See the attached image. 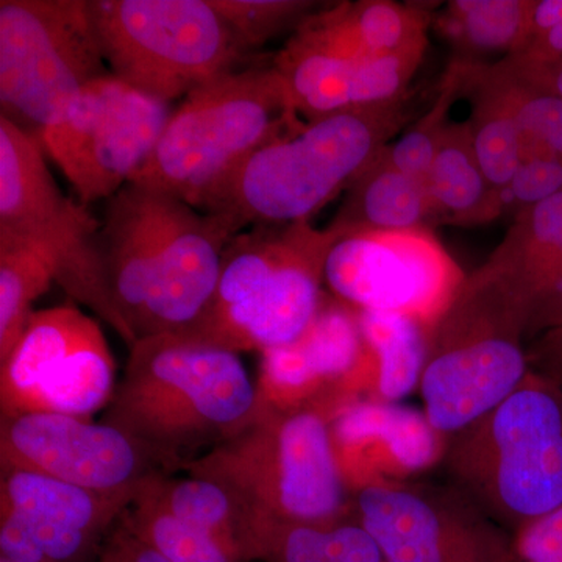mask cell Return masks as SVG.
<instances>
[{
    "mask_svg": "<svg viewBox=\"0 0 562 562\" xmlns=\"http://www.w3.org/2000/svg\"><path fill=\"white\" fill-rule=\"evenodd\" d=\"M257 561L386 562L353 512L330 524H280L261 532Z\"/></svg>",
    "mask_w": 562,
    "mask_h": 562,
    "instance_id": "4dcf8cb0",
    "label": "cell"
},
{
    "mask_svg": "<svg viewBox=\"0 0 562 562\" xmlns=\"http://www.w3.org/2000/svg\"><path fill=\"white\" fill-rule=\"evenodd\" d=\"M358 314L362 335L375 361L380 401L398 403L420 386L431 330L403 314Z\"/></svg>",
    "mask_w": 562,
    "mask_h": 562,
    "instance_id": "f546056e",
    "label": "cell"
},
{
    "mask_svg": "<svg viewBox=\"0 0 562 562\" xmlns=\"http://www.w3.org/2000/svg\"><path fill=\"white\" fill-rule=\"evenodd\" d=\"M121 524L169 562H244L216 536L150 506L132 503Z\"/></svg>",
    "mask_w": 562,
    "mask_h": 562,
    "instance_id": "836d02e7",
    "label": "cell"
},
{
    "mask_svg": "<svg viewBox=\"0 0 562 562\" xmlns=\"http://www.w3.org/2000/svg\"><path fill=\"white\" fill-rule=\"evenodd\" d=\"M508 57L539 74L562 65V0H532L530 40Z\"/></svg>",
    "mask_w": 562,
    "mask_h": 562,
    "instance_id": "8d00e7d4",
    "label": "cell"
},
{
    "mask_svg": "<svg viewBox=\"0 0 562 562\" xmlns=\"http://www.w3.org/2000/svg\"><path fill=\"white\" fill-rule=\"evenodd\" d=\"M371 350L360 314L325 294L319 312L297 341L262 351L258 397L261 409L297 412L331 383L357 376Z\"/></svg>",
    "mask_w": 562,
    "mask_h": 562,
    "instance_id": "2e32d148",
    "label": "cell"
},
{
    "mask_svg": "<svg viewBox=\"0 0 562 562\" xmlns=\"http://www.w3.org/2000/svg\"><path fill=\"white\" fill-rule=\"evenodd\" d=\"M338 239V233L312 222L238 233L222 254L220 281L205 312L173 336L238 355L297 341L324 301L325 262Z\"/></svg>",
    "mask_w": 562,
    "mask_h": 562,
    "instance_id": "3957f363",
    "label": "cell"
},
{
    "mask_svg": "<svg viewBox=\"0 0 562 562\" xmlns=\"http://www.w3.org/2000/svg\"><path fill=\"white\" fill-rule=\"evenodd\" d=\"M532 372L562 391V328L539 336L528 346Z\"/></svg>",
    "mask_w": 562,
    "mask_h": 562,
    "instance_id": "60d3db41",
    "label": "cell"
},
{
    "mask_svg": "<svg viewBox=\"0 0 562 562\" xmlns=\"http://www.w3.org/2000/svg\"><path fill=\"white\" fill-rule=\"evenodd\" d=\"M427 188L436 225L476 227L505 213L501 191L492 187L476 157L469 121L450 122Z\"/></svg>",
    "mask_w": 562,
    "mask_h": 562,
    "instance_id": "d4e9b609",
    "label": "cell"
},
{
    "mask_svg": "<svg viewBox=\"0 0 562 562\" xmlns=\"http://www.w3.org/2000/svg\"><path fill=\"white\" fill-rule=\"evenodd\" d=\"M431 228L360 232L333 244L324 281L357 312L403 314L435 327L465 280Z\"/></svg>",
    "mask_w": 562,
    "mask_h": 562,
    "instance_id": "4fadbf2b",
    "label": "cell"
},
{
    "mask_svg": "<svg viewBox=\"0 0 562 562\" xmlns=\"http://www.w3.org/2000/svg\"><path fill=\"white\" fill-rule=\"evenodd\" d=\"M98 562H169L157 550L151 549L146 542L136 538L132 531H128L120 522L110 536H106L105 542L99 554Z\"/></svg>",
    "mask_w": 562,
    "mask_h": 562,
    "instance_id": "ab89813d",
    "label": "cell"
},
{
    "mask_svg": "<svg viewBox=\"0 0 562 562\" xmlns=\"http://www.w3.org/2000/svg\"><path fill=\"white\" fill-rule=\"evenodd\" d=\"M172 111L110 74L88 85L38 139L81 203L109 201L149 160Z\"/></svg>",
    "mask_w": 562,
    "mask_h": 562,
    "instance_id": "8fae6325",
    "label": "cell"
},
{
    "mask_svg": "<svg viewBox=\"0 0 562 562\" xmlns=\"http://www.w3.org/2000/svg\"><path fill=\"white\" fill-rule=\"evenodd\" d=\"M512 60L516 63L517 66H519L520 69L525 70V72L530 74L531 77H535V79H538L539 81H542V83L549 85L552 90L557 91L558 94L562 98V65L558 66L557 69L550 70V72L547 74H539L535 72V70L525 68V66L520 65L519 61L514 60L513 57Z\"/></svg>",
    "mask_w": 562,
    "mask_h": 562,
    "instance_id": "b9f144b4",
    "label": "cell"
},
{
    "mask_svg": "<svg viewBox=\"0 0 562 562\" xmlns=\"http://www.w3.org/2000/svg\"><path fill=\"white\" fill-rule=\"evenodd\" d=\"M516 284L532 306L562 277V192L514 216L505 238L486 261Z\"/></svg>",
    "mask_w": 562,
    "mask_h": 562,
    "instance_id": "484cf974",
    "label": "cell"
},
{
    "mask_svg": "<svg viewBox=\"0 0 562 562\" xmlns=\"http://www.w3.org/2000/svg\"><path fill=\"white\" fill-rule=\"evenodd\" d=\"M110 72L165 103L244 68V49L210 0H88Z\"/></svg>",
    "mask_w": 562,
    "mask_h": 562,
    "instance_id": "ba28073f",
    "label": "cell"
},
{
    "mask_svg": "<svg viewBox=\"0 0 562 562\" xmlns=\"http://www.w3.org/2000/svg\"><path fill=\"white\" fill-rule=\"evenodd\" d=\"M458 98H461L460 66L453 58L443 74L438 98L430 109L386 146L391 161L425 188L428 187L432 162L452 122L450 111Z\"/></svg>",
    "mask_w": 562,
    "mask_h": 562,
    "instance_id": "e575fe53",
    "label": "cell"
},
{
    "mask_svg": "<svg viewBox=\"0 0 562 562\" xmlns=\"http://www.w3.org/2000/svg\"><path fill=\"white\" fill-rule=\"evenodd\" d=\"M428 41L375 58H344L288 41L272 60L292 106L306 121L339 111L382 105L408 94Z\"/></svg>",
    "mask_w": 562,
    "mask_h": 562,
    "instance_id": "e0dca14e",
    "label": "cell"
},
{
    "mask_svg": "<svg viewBox=\"0 0 562 562\" xmlns=\"http://www.w3.org/2000/svg\"><path fill=\"white\" fill-rule=\"evenodd\" d=\"M516 562H538L562 553V503L513 535Z\"/></svg>",
    "mask_w": 562,
    "mask_h": 562,
    "instance_id": "f35d334b",
    "label": "cell"
},
{
    "mask_svg": "<svg viewBox=\"0 0 562 562\" xmlns=\"http://www.w3.org/2000/svg\"><path fill=\"white\" fill-rule=\"evenodd\" d=\"M531 7L532 0H452L438 18V27L461 52L458 57H508L530 40Z\"/></svg>",
    "mask_w": 562,
    "mask_h": 562,
    "instance_id": "f1b7e54d",
    "label": "cell"
},
{
    "mask_svg": "<svg viewBox=\"0 0 562 562\" xmlns=\"http://www.w3.org/2000/svg\"><path fill=\"white\" fill-rule=\"evenodd\" d=\"M528 305L512 280L483 262L465 277L428 342L420 395L443 439L505 401L530 373Z\"/></svg>",
    "mask_w": 562,
    "mask_h": 562,
    "instance_id": "277c9868",
    "label": "cell"
},
{
    "mask_svg": "<svg viewBox=\"0 0 562 562\" xmlns=\"http://www.w3.org/2000/svg\"><path fill=\"white\" fill-rule=\"evenodd\" d=\"M413 111L409 91L397 101L303 122L217 181L198 210L216 217L232 236L312 222L412 124Z\"/></svg>",
    "mask_w": 562,
    "mask_h": 562,
    "instance_id": "6da1fadb",
    "label": "cell"
},
{
    "mask_svg": "<svg viewBox=\"0 0 562 562\" xmlns=\"http://www.w3.org/2000/svg\"><path fill=\"white\" fill-rule=\"evenodd\" d=\"M299 117L272 63L235 70L183 98L131 183L199 209L206 192L255 150L302 127Z\"/></svg>",
    "mask_w": 562,
    "mask_h": 562,
    "instance_id": "52a82bcc",
    "label": "cell"
},
{
    "mask_svg": "<svg viewBox=\"0 0 562 562\" xmlns=\"http://www.w3.org/2000/svg\"><path fill=\"white\" fill-rule=\"evenodd\" d=\"M55 283L32 244L0 231V361L10 353L32 316V305Z\"/></svg>",
    "mask_w": 562,
    "mask_h": 562,
    "instance_id": "d6a6232c",
    "label": "cell"
},
{
    "mask_svg": "<svg viewBox=\"0 0 562 562\" xmlns=\"http://www.w3.org/2000/svg\"><path fill=\"white\" fill-rule=\"evenodd\" d=\"M110 74L88 0L0 2L2 116H21L40 133Z\"/></svg>",
    "mask_w": 562,
    "mask_h": 562,
    "instance_id": "30bf717a",
    "label": "cell"
},
{
    "mask_svg": "<svg viewBox=\"0 0 562 562\" xmlns=\"http://www.w3.org/2000/svg\"><path fill=\"white\" fill-rule=\"evenodd\" d=\"M260 416L257 383L238 353L155 335L131 347L102 422L131 436L171 473Z\"/></svg>",
    "mask_w": 562,
    "mask_h": 562,
    "instance_id": "7a4b0ae2",
    "label": "cell"
},
{
    "mask_svg": "<svg viewBox=\"0 0 562 562\" xmlns=\"http://www.w3.org/2000/svg\"><path fill=\"white\" fill-rule=\"evenodd\" d=\"M222 20L251 54L280 33L297 31L306 18L321 10L312 0H210Z\"/></svg>",
    "mask_w": 562,
    "mask_h": 562,
    "instance_id": "d590c367",
    "label": "cell"
},
{
    "mask_svg": "<svg viewBox=\"0 0 562 562\" xmlns=\"http://www.w3.org/2000/svg\"><path fill=\"white\" fill-rule=\"evenodd\" d=\"M431 25V10L420 3L360 0L322 7L290 41L335 57L375 58L428 41Z\"/></svg>",
    "mask_w": 562,
    "mask_h": 562,
    "instance_id": "ffe728a7",
    "label": "cell"
},
{
    "mask_svg": "<svg viewBox=\"0 0 562 562\" xmlns=\"http://www.w3.org/2000/svg\"><path fill=\"white\" fill-rule=\"evenodd\" d=\"M562 192V162L547 155L524 158L508 187L501 192L503 206L514 216Z\"/></svg>",
    "mask_w": 562,
    "mask_h": 562,
    "instance_id": "74e56055",
    "label": "cell"
},
{
    "mask_svg": "<svg viewBox=\"0 0 562 562\" xmlns=\"http://www.w3.org/2000/svg\"><path fill=\"white\" fill-rule=\"evenodd\" d=\"M331 436L347 486L409 479L441 461L446 447L425 413L382 401L346 403L331 417Z\"/></svg>",
    "mask_w": 562,
    "mask_h": 562,
    "instance_id": "ac0fdd59",
    "label": "cell"
},
{
    "mask_svg": "<svg viewBox=\"0 0 562 562\" xmlns=\"http://www.w3.org/2000/svg\"><path fill=\"white\" fill-rule=\"evenodd\" d=\"M460 66L461 98L471 101L473 147L487 180L505 190L525 158L524 133L505 95L487 72L486 63L454 58Z\"/></svg>",
    "mask_w": 562,
    "mask_h": 562,
    "instance_id": "4316f807",
    "label": "cell"
},
{
    "mask_svg": "<svg viewBox=\"0 0 562 562\" xmlns=\"http://www.w3.org/2000/svg\"><path fill=\"white\" fill-rule=\"evenodd\" d=\"M133 498L135 494H105L21 469H2L0 480V508L83 531L103 541Z\"/></svg>",
    "mask_w": 562,
    "mask_h": 562,
    "instance_id": "cb8c5ba5",
    "label": "cell"
},
{
    "mask_svg": "<svg viewBox=\"0 0 562 562\" xmlns=\"http://www.w3.org/2000/svg\"><path fill=\"white\" fill-rule=\"evenodd\" d=\"M491 79L505 95L524 133L525 158L547 155L562 162V98L505 57L487 65Z\"/></svg>",
    "mask_w": 562,
    "mask_h": 562,
    "instance_id": "1f68e13d",
    "label": "cell"
},
{
    "mask_svg": "<svg viewBox=\"0 0 562 562\" xmlns=\"http://www.w3.org/2000/svg\"><path fill=\"white\" fill-rule=\"evenodd\" d=\"M351 509L386 562H516L512 532L449 482L376 480Z\"/></svg>",
    "mask_w": 562,
    "mask_h": 562,
    "instance_id": "7c38bea8",
    "label": "cell"
},
{
    "mask_svg": "<svg viewBox=\"0 0 562 562\" xmlns=\"http://www.w3.org/2000/svg\"><path fill=\"white\" fill-rule=\"evenodd\" d=\"M436 227L427 188L402 172L386 147L347 188L328 228L341 236L360 232H395Z\"/></svg>",
    "mask_w": 562,
    "mask_h": 562,
    "instance_id": "7402d4cb",
    "label": "cell"
},
{
    "mask_svg": "<svg viewBox=\"0 0 562 562\" xmlns=\"http://www.w3.org/2000/svg\"><path fill=\"white\" fill-rule=\"evenodd\" d=\"M538 562H562V553L558 554V557L549 558V560L538 561Z\"/></svg>",
    "mask_w": 562,
    "mask_h": 562,
    "instance_id": "7bdbcfd3",
    "label": "cell"
},
{
    "mask_svg": "<svg viewBox=\"0 0 562 562\" xmlns=\"http://www.w3.org/2000/svg\"><path fill=\"white\" fill-rule=\"evenodd\" d=\"M0 464L105 494H136L149 476L168 473L149 450L113 425L55 413L2 419Z\"/></svg>",
    "mask_w": 562,
    "mask_h": 562,
    "instance_id": "5bb4252c",
    "label": "cell"
},
{
    "mask_svg": "<svg viewBox=\"0 0 562 562\" xmlns=\"http://www.w3.org/2000/svg\"><path fill=\"white\" fill-rule=\"evenodd\" d=\"M101 333L99 322L74 305L33 312L13 349L0 361L2 419L20 416L52 366Z\"/></svg>",
    "mask_w": 562,
    "mask_h": 562,
    "instance_id": "44dd1931",
    "label": "cell"
},
{
    "mask_svg": "<svg viewBox=\"0 0 562 562\" xmlns=\"http://www.w3.org/2000/svg\"><path fill=\"white\" fill-rule=\"evenodd\" d=\"M116 384V366L101 333L52 366L21 414L55 413L91 419L110 405Z\"/></svg>",
    "mask_w": 562,
    "mask_h": 562,
    "instance_id": "83f0119b",
    "label": "cell"
},
{
    "mask_svg": "<svg viewBox=\"0 0 562 562\" xmlns=\"http://www.w3.org/2000/svg\"><path fill=\"white\" fill-rule=\"evenodd\" d=\"M133 503L160 509L216 536L244 562L257 561L260 528L241 502L221 484L201 476L173 479L155 473L139 484Z\"/></svg>",
    "mask_w": 562,
    "mask_h": 562,
    "instance_id": "603a6c76",
    "label": "cell"
},
{
    "mask_svg": "<svg viewBox=\"0 0 562 562\" xmlns=\"http://www.w3.org/2000/svg\"><path fill=\"white\" fill-rule=\"evenodd\" d=\"M149 191L161 250L160 279L140 338L179 335L201 317L220 281L222 254L233 238L216 217L166 192Z\"/></svg>",
    "mask_w": 562,
    "mask_h": 562,
    "instance_id": "9a60e30c",
    "label": "cell"
},
{
    "mask_svg": "<svg viewBox=\"0 0 562 562\" xmlns=\"http://www.w3.org/2000/svg\"><path fill=\"white\" fill-rule=\"evenodd\" d=\"M101 236L111 297L138 341L160 279L161 250L149 188L127 183L109 199Z\"/></svg>",
    "mask_w": 562,
    "mask_h": 562,
    "instance_id": "d6986e66",
    "label": "cell"
},
{
    "mask_svg": "<svg viewBox=\"0 0 562 562\" xmlns=\"http://www.w3.org/2000/svg\"><path fill=\"white\" fill-rule=\"evenodd\" d=\"M0 562H13V561L5 560V558H0Z\"/></svg>",
    "mask_w": 562,
    "mask_h": 562,
    "instance_id": "ee69618b",
    "label": "cell"
},
{
    "mask_svg": "<svg viewBox=\"0 0 562 562\" xmlns=\"http://www.w3.org/2000/svg\"><path fill=\"white\" fill-rule=\"evenodd\" d=\"M447 482L514 535L562 503V391L530 369L494 409L446 439Z\"/></svg>",
    "mask_w": 562,
    "mask_h": 562,
    "instance_id": "8992f818",
    "label": "cell"
},
{
    "mask_svg": "<svg viewBox=\"0 0 562 562\" xmlns=\"http://www.w3.org/2000/svg\"><path fill=\"white\" fill-rule=\"evenodd\" d=\"M181 471L235 495L258 524L260 538L272 525L330 524L353 512L331 420L322 409H261L254 424L184 462Z\"/></svg>",
    "mask_w": 562,
    "mask_h": 562,
    "instance_id": "5b68a950",
    "label": "cell"
},
{
    "mask_svg": "<svg viewBox=\"0 0 562 562\" xmlns=\"http://www.w3.org/2000/svg\"><path fill=\"white\" fill-rule=\"evenodd\" d=\"M0 231L32 244L72 301L98 314L128 347L136 342L111 297L102 224L58 187L38 136L5 116H0Z\"/></svg>",
    "mask_w": 562,
    "mask_h": 562,
    "instance_id": "9c48e42d",
    "label": "cell"
}]
</instances>
